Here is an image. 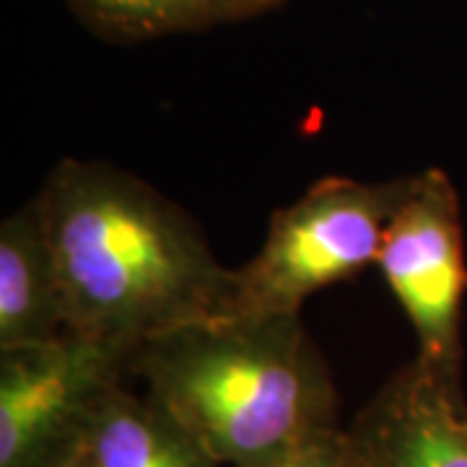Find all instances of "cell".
<instances>
[{"instance_id":"cell-6","label":"cell","mask_w":467,"mask_h":467,"mask_svg":"<svg viewBox=\"0 0 467 467\" xmlns=\"http://www.w3.org/2000/svg\"><path fill=\"white\" fill-rule=\"evenodd\" d=\"M348 467H467L462 371L413 358L343 429Z\"/></svg>"},{"instance_id":"cell-2","label":"cell","mask_w":467,"mask_h":467,"mask_svg":"<svg viewBox=\"0 0 467 467\" xmlns=\"http://www.w3.org/2000/svg\"><path fill=\"white\" fill-rule=\"evenodd\" d=\"M133 374L223 467H284L340 429L330 367L301 315L190 322L146 340Z\"/></svg>"},{"instance_id":"cell-7","label":"cell","mask_w":467,"mask_h":467,"mask_svg":"<svg viewBox=\"0 0 467 467\" xmlns=\"http://www.w3.org/2000/svg\"><path fill=\"white\" fill-rule=\"evenodd\" d=\"M60 275L39 198L0 226V350L66 333Z\"/></svg>"},{"instance_id":"cell-1","label":"cell","mask_w":467,"mask_h":467,"mask_svg":"<svg viewBox=\"0 0 467 467\" xmlns=\"http://www.w3.org/2000/svg\"><path fill=\"white\" fill-rule=\"evenodd\" d=\"M66 327L140 348L221 317L232 267L177 202L125 169L66 159L39 190Z\"/></svg>"},{"instance_id":"cell-11","label":"cell","mask_w":467,"mask_h":467,"mask_svg":"<svg viewBox=\"0 0 467 467\" xmlns=\"http://www.w3.org/2000/svg\"><path fill=\"white\" fill-rule=\"evenodd\" d=\"M218 8L221 18H236V16H247V14H254L260 11V0H213Z\"/></svg>"},{"instance_id":"cell-13","label":"cell","mask_w":467,"mask_h":467,"mask_svg":"<svg viewBox=\"0 0 467 467\" xmlns=\"http://www.w3.org/2000/svg\"><path fill=\"white\" fill-rule=\"evenodd\" d=\"M270 3H278V0H260V5L265 8V5H270Z\"/></svg>"},{"instance_id":"cell-8","label":"cell","mask_w":467,"mask_h":467,"mask_svg":"<svg viewBox=\"0 0 467 467\" xmlns=\"http://www.w3.org/2000/svg\"><path fill=\"white\" fill-rule=\"evenodd\" d=\"M78 444L97 467H223L161 402L122 384L94 405Z\"/></svg>"},{"instance_id":"cell-4","label":"cell","mask_w":467,"mask_h":467,"mask_svg":"<svg viewBox=\"0 0 467 467\" xmlns=\"http://www.w3.org/2000/svg\"><path fill=\"white\" fill-rule=\"evenodd\" d=\"M135 353L73 330L0 350V467H50L76 450L94 405L133 374Z\"/></svg>"},{"instance_id":"cell-5","label":"cell","mask_w":467,"mask_h":467,"mask_svg":"<svg viewBox=\"0 0 467 467\" xmlns=\"http://www.w3.org/2000/svg\"><path fill=\"white\" fill-rule=\"evenodd\" d=\"M377 267L416 333L418 361L462 371L465 236L460 195L447 171L423 169L408 177Z\"/></svg>"},{"instance_id":"cell-10","label":"cell","mask_w":467,"mask_h":467,"mask_svg":"<svg viewBox=\"0 0 467 467\" xmlns=\"http://www.w3.org/2000/svg\"><path fill=\"white\" fill-rule=\"evenodd\" d=\"M284 467H348L343 429L317 436L315 441L301 447Z\"/></svg>"},{"instance_id":"cell-12","label":"cell","mask_w":467,"mask_h":467,"mask_svg":"<svg viewBox=\"0 0 467 467\" xmlns=\"http://www.w3.org/2000/svg\"><path fill=\"white\" fill-rule=\"evenodd\" d=\"M50 467H97L91 460H88V454L81 450V444L76 447V450H70L67 454H63L57 462H52Z\"/></svg>"},{"instance_id":"cell-9","label":"cell","mask_w":467,"mask_h":467,"mask_svg":"<svg viewBox=\"0 0 467 467\" xmlns=\"http://www.w3.org/2000/svg\"><path fill=\"white\" fill-rule=\"evenodd\" d=\"M78 14L99 32L146 39L218 21L213 0H73Z\"/></svg>"},{"instance_id":"cell-3","label":"cell","mask_w":467,"mask_h":467,"mask_svg":"<svg viewBox=\"0 0 467 467\" xmlns=\"http://www.w3.org/2000/svg\"><path fill=\"white\" fill-rule=\"evenodd\" d=\"M408 187V177L361 182L325 177L299 201L275 211L265 242L232 284L221 317L301 315V304L319 288L377 267L387 226Z\"/></svg>"}]
</instances>
